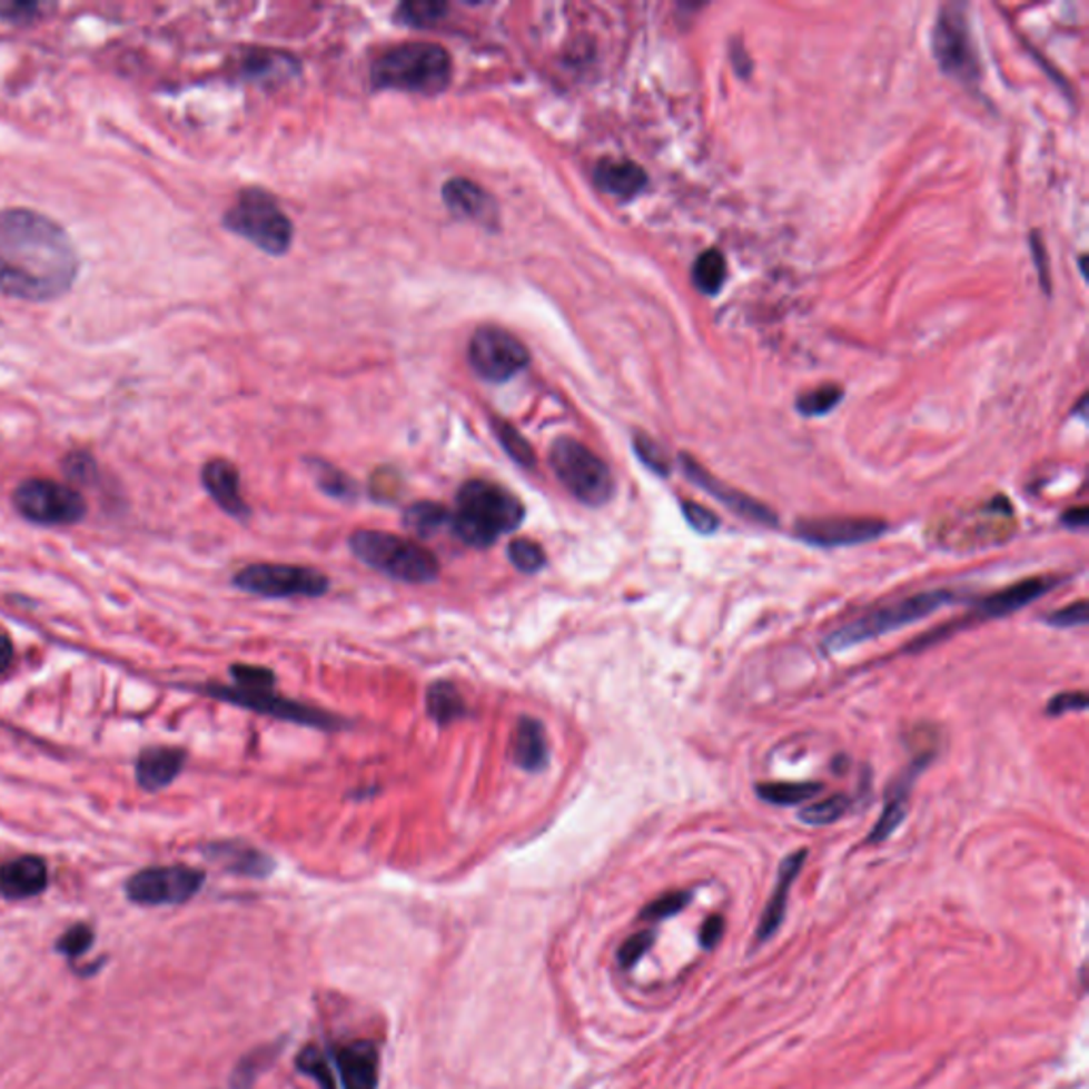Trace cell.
<instances>
[{"instance_id":"cell-1","label":"cell","mask_w":1089,"mask_h":1089,"mask_svg":"<svg viewBox=\"0 0 1089 1089\" xmlns=\"http://www.w3.org/2000/svg\"><path fill=\"white\" fill-rule=\"evenodd\" d=\"M79 256L69 232L39 211H0V291L26 303H49L73 288Z\"/></svg>"},{"instance_id":"cell-2","label":"cell","mask_w":1089,"mask_h":1089,"mask_svg":"<svg viewBox=\"0 0 1089 1089\" xmlns=\"http://www.w3.org/2000/svg\"><path fill=\"white\" fill-rule=\"evenodd\" d=\"M526 508L522 501L503 485L471 479L462 485L452 511V533L464 545L485 550L498 536L515 533L524 522Z\"/></svg>"},{"instance_id":"cell-3","label":"cell","mask_w":1089,"mask_h":1089,"mask_svg":"<svg viewBox=\"0 0 1089 1089\" xmlns=\"http://www.w3.org/2000/svg\"><path fill=\"white\" fill-rule=\"evenodd\" d=\"M370 77L377 88L436 95L452 79V58L435 43H403L375 60Z\"/></svg>"},{"instance_id":"cell-4","label":"cell","mask_w":1089,"mask_h":1089,"mask_svg":"<svg viewBox=\"0 0 1089 1089\" xmlns=\"http://www.w3.org/2000/svg\"><path fill=\"white\" fill-rule=\"evenodd\" d=\"M349 547L368 568L412 585H428L438 580V560L413 538L382 531H358L349 536Z\"/></svg>"},{"instance_id":"cell-5","label":"cell","mask_w":1089,"mask_h":1089,"mask_svg":"<svg viewBox=\"0 0 1089 1089\" xmlns=\"http://www.w3.org/2000/svg\"><path fill=\"white\" fill-rule=\"evenodd\" d=\"M953 601H956V594L951 590H930V592H921V594H913L909 598H902L894 605L879 606L871 613H867L864 617L849 622L848 626L834 630L823 641V647L830 654L845 652V650H851L860 643L874 641V638L895 632V630L907 628L923 617H930L939 608L951 605Z\"/></svg>"},{"instance_id":"cell-6","label":"cell","mask_w":1089,"mask_h":1089,"mask_svg":"<svg viewBox=\"0 0 1089 1089\" xmlns=\"http://www.w3.org/2000/svg\"><path fill=\"white\" fill-rule=\"evenodd\" d=\"M550 462L560 484L587 507H603L615 492L611 468L577 438L560 436L552 445Z\"/></svg>"},{"instance_id":"cell-7","label":"cell","mask_w":1089,"mask_h":1089,"mask_svg":"<svg viewBox=\"0 0 1089 1089\" xmlns=\"http://www.w3.org/2000/svg\"><path fill=\"white\" fill-rule=\"evenodd\" d=\"M224 224L273 256L284 254L294 237L290 219L263 190L241 192L235 207L228 209Z\"/></svg>"},{"instance_id":"cell-8","label":"cell","mask_w":1089,"mask_h":1089,"mask_svg":"<svg viewBox=\"0 0 1089 1089\" xmlns=\"http://www.w3.org/2000/svg\"><path fill=\"white\" fill-rule=\"evenodd\" d=\"M11 501L24 519L39 526H73L88 513L86 498L75 487L43 477L24 479Z\"/></svg>"},{"instance_id":"cell-9","label":"cell","mask_w":1089,"mask_h":1089,"mask_svg":"<svg viewBox=\"0 0 1089 1089\" xmlns=\"http://www.w3.org/2000/svg\"><path fill=\"white\" fill-rule=\"evenodd\" d=\"M934 58L944 75L972 86L981 77L977 49L970 34L969 18L964 4H944L939 11L932 34Z\"/></svg>"},{"instance_id":"cell-10","label":"cell","mask_w":1089,"mask_h":1089,"mask_svg":"<svg viewBox=\"0 0 1089 1089\" xmlns=\"http://www.w3.org/2000/svg\"><path fill=\"white\" fill-rule=\"evenodd\" d=\"M198 690L211 699L232 702L237 706L256 711L260 715L277 717V720L291 722L298 726L317 727V730L345 727V722L337 715L326 713L321 709L307 706V704H300V702L288 701V699L275 694L273 690H245V687H237V685L228 687V685H218V683H209V685H202Z\"/></svg>"},{"instance_id":"cell-11","label":"cell","mask_w":1089,"mask_h":1089,"mask_svg":"<svg viewBox=\"0 0 1089 1089\" xmlns=\"http://www.w3.org/2000/svg\"><path fill=\"white\" fill-rule=\"evenodd\" d=\"M235 585L265 598H317L330 590V580L307 566L291 564H249L235 575Z\"/></svg>"},{"instance_id":"cell-12","label":"cell","mask_w":1089,"mask_h":1089,"mask_svg":"<svg viewBox=\"0 0 1089 1089\" xmlns=\"http://www.w3.org/2000/svg\"><path fill=\"white\" fill-rule=\"evenodd\" d=\"M205 885V872L172 864V867H151L135 872L126 881V895L130 902L141 907H165L184 904L192 900Z\"/></svg>"},{"instance_id":"cell-13","label":"cell","mask_w":1089,"mask_h":1089,"mask_svg":"<svg viewBox=\"0 0 1089 1089\" xmlns=\"http://www.w3.org/2000/svg\"><path fill=\"white\" fill-rule=\"evenodd\" d=\"M468 360L479 377L501 384L522 373L531 363V354L526 345L505 328L484 326L471 339Z\"/></svg>"},{"instance_id":"cell-14","label":"cell","mask_w":1089,"mask_h":1089,"mask_svg":"<svg viewBox=\"0 0 1089 1089\" xmlns=\"http://www.w3.org/2000/svg\"><path fill=\"white\" fill-rule=\"evenodd\" d=\"M888 524L874 517H813L800 519L794 534L802 543L815 547H849L879 538Z\"/></svg>"},{"instance_id":"cell-15","label":"cell","mask_w":1089,"mask_h":1089,"mask_svg":"<svg viewBox=\"0 0 1089 1089\" xmlns=\"http://www.w3.org/2000/svg\"><path fill=\"white\" fill-rule=\"evenodd\" d=\"M681 468L685 473V477L692 482L694 485H699L701 489H704L709 496H713L715 501H720L724 507L730 508L732 513H736L741 519L745 522H751V524H758V526H766V528H775L779 526V517H776L775 511L771 507H766L764 503L755 501L750 494L732 487V485L724 484L720 482L717 477H713L702 464L694 461L692 456L683 454L681 456Z\"/></svg>"},{"instance_id":"cell-16","label":"cell","mask_w":1089,"mask_h":1089,"mask_svg":"<svg viewBox=\"0 0 1089 1089\" xmlns=\"http://www.w3.org/2000/svg\"><path fill=\"white\" fill-rule=\"evenodd\" d=\"M343 1089H377L379 1051L373 1042L354 1041L335 1049Z\"/></svg>"},{"instance_id":"cell-17","label":"cell","mask_w":1089,"mask_h":1089,"mask_svg":"<svg viewBox=\"0 0 1089 1089\" xmlns=\"http://www.w3.org/2000/svg\"><path fill=\"white\" fill-rule=\"evenodd\" d=\"M186 751L169 745H156L147 748L139 753L135 775L141 790L146 792H160L169 788L170 783L181 775L186 766Z\"/></svg>"},{"instance_id":"cell-18","label":"cell","mask_w":1089,"mask_h":1089,"mask_svg":"<svg viewBox=\"0 0 1089 1089\" xmlns=\"http://www.w3.org/2000/svg\"><path fill=\"white\" fill-rule=\"evenodd\" d=\"M48 864L39 855H22L0 867V895L26 900L48 890Z\"/></svg>"},{"instance_id":"cell-19","label":"cell","mask_w":1089,"mask_h":1089,"mask_svg":"<svg viewBox=\"0 0 1089 1089\" xmlns=\"http://www.w3.org/2000/svg\"><path fill=\"white\" fill-rule=\"evenodd\" d=\"M202 485L209 492V496L218 503L219 508H224L228 515L237 519H249V507L242 501L241 479L239 471L235 464L228 461H209L202 466Z\"/></svg>"},{"instance_id":"cell-20","label":"cell","mask_w":1089,"mask_h":1089,"mask_svg":"<svg viewBox=\"0 0 1089 1089\" xmlns=\"http://www.w3.org/2000/svg\"><path fill=\"white\" fill-rule=\"evenodd\" d=\"M443 198L449 211L461 218L473 219L484 226H494L498 221L496 200L475 181H468L464 177L447 181L443 188Z\"/></svg>"},{"instance_id":"cell-21","label":"cell","mask_w":1089,"mask_h":1089,"mask_svg":"<svg viewBox=\"0 0 1089 1089\" xmlns=\"http://www.w3.org/2000/svg\"><path fill=\"white\" fill-rule=\"evenodd\" d=\"M804 860H806V849H800L796 853L788 855L783 862H781V869H779V877H776L775 892L771 895L764 913H762V920H760V925H758V941H769L781 921L785 918V909H788V898H790V890L796 881L802 867H804Z\"/></svg>"},{"instance_id":"cell-22","label":"cell","mask_w":1089,"mask_h":1089,"mask_svg":"<svg viewBox=\"0 0 1089 1089\" xmlns=\"http://www.w3.org/2000/svg\"><path fill=\"white\" fill-rule=\"evenodd\" d=\"M1053 585H1058L1056 577H1032V580L1013 583L1011 587L1000 590V592H996L992 596H988L979 605V611H981L983 617H1004V615H1011V613H1016L1019 608L1030 605L1032 601L1045 596L1049 590H1053Z\"/></svg>"},{"instance_id":"cell-23","label":"cell","mask_w":1089,"mask_h":1089,"mask_svg":"<svg viewBox=\"0 0 1089 1089\" xmlns=\"http://www.w3.org/2000/svg\"><path fill=\"white\" fill-rule=\"evenodd\" d=\"M515 764L528 773H541L550 764V741L545 726L534 717H522L513 739Z\"/></svg>"},{"instance_id":"cell-24","label":"cell","mask_w":1089,"mask_h":1089,"mask_svg":"<svg viewBox=\"0 0 1089 1089\" xmlns=\"http://www.w3.org/2000/svg\"><path fill=\"white\" fill-rule=\"evenodd\" d=\"M214 862L221 864L226 871L263 879L275 871L273 858L260 849L241 845V843H216L205 851Z\"/></svg>"},{"instance_id":"cell-25","label":"cell","mask_w":1089,"mask_h":1089,"mask_svg":"<svg viewBox=\"0 0 1089 1089\" xmlns=\"http://www.w3.org/2000/svg\"><path fill=\"white\" fill-rule=\"evenodd\" d=\"M594 179L601 190L617 198H632L647 186V172L632 160L605 158L594 170Z\"/></svg>"},{"instance_id":"cell-26","label":"cell","mask_w":1089,"mask_h":1089,"mask_svg":"<svg viewBox=\"0 0 1089 1089\" xmlns=\"http://www.w3.org/2000/svg\"><path fill=\"white\" fill-rule=\"evenodd\" d=\"M426 709L430 720L438 726H452L468 713L461 690L449 681H435L428 687Z\"/></svg>"},{"instance_id":"cell-27","label":"cell","mask_w":1089,"mask_h":1089,"mask_svg":"<svg viewBox=\"0 0 1089 1089\" xmlns=\"http://www.w3.org/2000/svg\"><path fill=\"white\" fill-rule=\"evenodd\" d=\"M405 528L419 538H430L443 528H452V508L430 501L415 503L405 511Z\"/></svg>"},{"instance_id":"cell-28","label":"cell","mask_w":1089,"mask_h":1089,"mask_svg":"<svg viewBox=\"0 0 1089 1089\" xmlns=\"http://www.w3.org/2000/svg\"><path fill=\"white\" fill-rule=\"evenodd\" d=\"M281 1042H270V1045H263L254 1051H249L241 1062L235 1068L232 1072V1079H230V1086L232 1089H251L254 1083L258 1081V1077L267 1070L268 1066L275 1062V1058L279 1056L281 1051Z\"/></svg>"},{"instance_id":"cell-29","label":"cell","mask_w":1089,"mask_h":1089,"mask_svg":"<svg viewBox=\"0 0 1089 1089\" xmlns=\"http://www.w3.org/2000/svg\"><path fill=\"white\" fill-rule=\"evenodd\" d=\"M822 790V783H813V781H800V783L779 781V783H760L758 796L776 806H792L818 796Z\"/></svg>"},{"instance_id":"cell-30","label":"cell","mask_w":1089,"mask_h":1089,"mask_svg":"<svg viewBox=\"0 0 1089 1089\" xmlns=\"http://www.w3.org/2000/svg\"><path fill=\"white\" fill-rule=\"evenodd\" d=\"M727 277L726 258L717 249H706L699 256L692 268L694 286L702 294H717L722 290Z\"/></svg>"},{"instance_id":"cell-31","label":"cell","mask_w":1089,"mask_h":1089,"mask_svg":"<svg viewBox=\"0 0 1089 1089\" xmlns=\"http://www.w3.org/2000/svg\"><path fill=\"white\" fill-rule=\"evenodd\" d=\"M507 556L511 560V564L519 573H526V575L538 573L547 564L545 550L536 541L526 538V536H517V538H513L508 543Z\"/></svg>"},{"instance_id":"cell-32","label":"cell","mask_w":1089,"mask_h":1089,"mask_svg":"<svg viewBox=\"0 0 1089 1089\" xmlns=\"http://www.w3.org/2000/svg\"><path fill=\"white\" fill-rule=\"evenodd\" d=\"M296 1068L311 1077L315 1083L319 1086V1089H337V1083H335V1077H333V1068H330V1062L326 1058V1053L315 1047V1045H307L298 1058H296Z\"/></svg>"},{"instance_id":"cell-33","label":"cell","mask_w":1089,"mask_h":1089,"mask_svg":"<svg viewBox=\"0 0 1089 1089\" xmlns=\"http://www.w3.org/2000/svg\"><path fill=\"white\" fill-rule=\"evenodd\" d=\"M849 806H851L849 796L834 794V796L822 800L818 804L802 809L799 813V820L806 825H828V823L839 822L848 813Z\"/></svg>"},{"instance_id":"cell-34","label":"cell","mask_w":1089,"mask_h":1089,"mask_svg":"<svg viewBox=\"0 0 1089 1089\" xmlns=\"http://www.w3.org/2000/svg\"><path fill=\"white\" fill-rule=\"evenodd\" d=\"M841 400H843V388L822 386V388L813 389V392L800 396L796 409L806 417H820V415L832 412Z\"/></svg>"},{"instance_id":"cell-35","label":"cell","mask_w":1089,"mask_h":1089,"mask_svg":"<svg viewBox=\"0 0 1089 1089\" xmlns=\"http://www.w3.org/2000/svg\"><path fill=\"white\" fill-rule=\"evenodd\" d=\"M494 430H496V436H498L501 445L507 449V454L513 461L522 464V466H526V468H533V447L528 445V440L524 436L519 435L511 424L501 422V419L494 422Z\"/></svg>"},{"instance_id":"cell-36","label":"cell","mask_w":1089,"mask_h":1089,"mask_svg":"<svg viewBox=\"0 0 1089 1089\" xmlns=\"http://www.w3.org/2000/svg\"><path fill=\"white\" fill-rule=\"evenodd\" d=\"M447 11V4L445 2H435V0H413V2H405L400 9H398V16L405 24L412 26H430L435 24L436 20Z\"/></svg>"},{"instance_id":"cell-37","label":"cell","mask_w":1089,"mask_h":1089,"mask_svg":"<svg viewBox=\"0 0 1089 1089\" xmlns=\"http://www.w3.org/2000/svg\"><path fill=\"white\" fill-rule=\"evenodd\" d=\"M634 449H636V456L641 458V462L650 471H654L655 475H660V477H669L671 475V461H669L666 452L655 443L654 438H650L647 435L634 436Z\"/></svg>"},{"instance_id":"cell-38","label":"cell","mask_w":1089,"mask_h":1089,"mask_svg":"<svg viewBox=\"0 0 1089 1089\" xmlns=\"http://www.w3.org/2000/svg\"><path fill=\"white\" fill-rule=\"evenodd\" d=\"M95 943V932L88 923H75L71 925L62 937L60 941L56 943V949L67 956V958H81L90 947Z\"/></svg>"},{"instance_id":"cell-39","label":"cell","mask_w":1089,"mask_h":1089,"mask_svg":"<svg viewBox=\"0 0 1089 1089\" xmlns=\"http://www.w3.org/2000/svg\"><path fill=\"white\" fill-rule=\"evenodd\" d=\"M230 675L235 679V685L245 690H273L277 683L273 671L251 664H235L230 669Z\"/></svg>"},{"instance_id":"cell-40","label":"cell","mask_w":1089,"mask_h":1089,"mask_svg":"<svg viewBox=\"0 0 1089 1089\" xmlns=\"http://www.w3.org/2000/svg\"><path fill=\"white\" fill-rule=\"evenodd\" d=\"M690 898H692L690 892H671V894L660 895V898H655L650 907L643 909L641 918L652 921L673 918V915H677L681 909L687 907Z\"/></svg>"},{"instance_id":"cell-41","label":"cell","mask_w":1089,"mask_h":1089,"mask_svg":"<svg viewBox=\"0 0 1089 1089\" xmlns=\"http://www.w3.org/2000/svg\"><path fill=\"white\" fill-rule=\"evenodd\" d=\"M1088 601H1077V603L1065 606V608H1060V611H1053V613L1045 615V624H1047V626H1056V628H1077V626H1086V624H1088Z\"/></svg>"},{"instance_id":"cell-42","label":"cell","mask_w":1089,"mask_h":1089,"mask_svg":"<svg viewBox=\"0 0 1089 1089\" xmlns=\"http://www.w3.org/2000/svg\"><path fill=\"white\" fill-rule=\"evenodd\" d=\"M654 932H638V934L630 937L628 941L620 947V953H617L620 964L624 969H632L634 964H638L643 960V956L654 947Z\"/></svg>"},{"instance_id":"cell-43","label":"cell","mask_w":1089,"mask_h":1089,"mask_svg":"<svg viewBox=\"0 0 1089 1089\" xmlns=\"http://www.w3.org/2000/svg\"><path fill=\"white\" fill-rule=\"evenodd\" d=\"M681 508H683V515H685L687 524H690V526H692L696 533L709 536V534H713L715 531H717V528H720V519H717V515H715L711 508L702 507V505H699V503H692V501H685V503L681 505Z\"/></svg>"},{"instance_id":"cell-44","label":"cell","mask_w":1089,"mask_h":1089,"mask_svg":"<svg viewBox=\"0 0 1089 1089\" xmlns=\"http://www.w3.org/2000/svg\"><path fill=\"white\" fill-rule=\"evenodd\" d=\"M62 466H65L67 477H71L73 482H79V484H90L97 477V462L86 452L69 454L62 462Z\"/></svg>"},{"instance_id":"cell-45","label":"cell","mask_w":1089,"mask_h":1089,"mask_svg":"<svg viewBox=\"0 0 1089 1089\" xmlns=\"http://www.w3.org/2000/svg\"><path fill=\"white\" fill-rule=\"evenodd\" d=\"M39 9L32 2H0V18L11 24H30L39 18Z\"/></svg>"},{"instance_id":"cell-46","label":"cell","mask_w":1089,"mask_h":1089,"mask_svg":"<svg viewBox=\"0 0 1089 1089\" xmlns=\"http://www.w3.org/2000/svg\"><path fill=\"white\" fill-rule=\"evenodd\" d=\"M1088 709V694L1086 692H1065L1051 699L1047 704L1049 715H1065V713H1081Z\"/></svg>"},{"instance_id":"cell-47","label":"cell","mask_w":1089,"mask_h":1089,"mask_svg":"<svg viewBox=\"0 0 1089 1089\" xmlns=\"http://www.w3.org/2000/svg\"><path fill=\"white\" fill-rule=\"evenodd\" d=\"M317 477H319V485L330 496H337V498H349V496H354V484H352V479H347L339 471L326 466V471L317 473Z\"/></svg>"},{"instance_id":"cell-48","label":"cell","mask_w":1089,"mask_h":1089,"mask_svg":"<svg viewBox=\"0 0 1089 1089\" xmlns=\"http://www.w3.org/2000/svg\"><path fill=\"white\" fill-rule=\"evenodd\" d=\"M724 918L722 915H713L709 920L704 921L701 930V943L704 949H713L715 944L720 943L722 934H724Z\"/></svg>"},{"instance_id":"cell-49","label":"cell","mask_w":1089,"mask_h":1089,"mask_svg":"<svg viewBox=\"0 0 1089 1089\" xmlns=\"http://www.w3.org/2000/svg\"><path fill=\"white\" fill-rule=\"evenodd\" d=\"M396 492H398V475H389L388 471H382L373 479V494L379 501H388L392 498V494H396Z\"/></svg>"},{"instance_id":"cell-50","label":"cell","mask_w":1089,"mask_h":1089,"mask_svg":"<svg viewBox=\"0 0 1089 1089\" xmlns=\"http://www.w3.org/2000/svg\"><path fill=\"white\" fill-rule=\"evenodd\" d=\"M1088 507L1070 508L1062 515V522L1070 528H1083V526H1088Z\"/></svg>"},{"instance_id":"cell-51","label":"cell","mask_w":1089,"mask_h":1089,"mask_svg":"<svg viewBox=\"0 0 1089 1089\" xmlns=\"http://www.w3.org/2000/svg\"><path fill=\"white\" fill-rule=\"evenodd\" d=\"M13 643L7 634H0V675L13 664Z\"/></svg>"}]
</instances>
